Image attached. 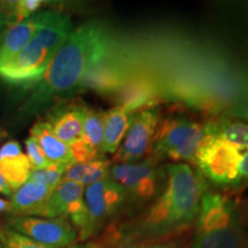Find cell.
Wrapping results in <instances>:
<instances>
[{
  "label": "cell",
  "mask_w": 248,
  "mask_h": 248,
  "mask_svg": "<svg viewBox=\"0 0 248 248\" xmlns=\"http://www.w3.org/2000/svg\"><path fill=\"white\" fill-rule=\"evenodd\" d=\"M133 113L129 108L117 106L105 111L104 141H102V154H115L125 138L126 132L131 124Z\"/></svg>",
  "instance_id": "cell-17"
},
{
  "label": "cell",
  "mask_w": 248,
  "mask_h": 248,
  "mask_svg": "<svg viewBox=\"0 0 248 248\" xmlns=\"http://www.w3.org/2000/svg\"><path fill=\"white\" fill-rule=\"evenodd\" d=\"M239 173L241 183L248 182V148L244 152H241Z\"/></svg>",
  "instance_id": "cell-28"
},
{
  "label": "cell",
  "mask_w": 248,
  "mask_h": 248,
  "mask_svg": "<svg viewBox=\"0 0 248 248\" xmlns=\"http://www.w3.org/2000/svg\"><path fill=\"white\" fill-rule=\"evenodd\" d=\"M94 248H182L181 243L172 238L157 240H132L125 241L121 238L113 243H104L101 240L92 241Z\"/></svg>",
  "instance_id": "cell-22"
},
{
  "label": "cell",
  "mask_w": 248,
  "mask_h": 248,
  "mask_svg": "<svg viewBox=\"0 0 248 248\" xmlns=\"http://www.w3.org/2000/svg\"><path fill=\"white\" fill-rule=\"evenodd\" d=\"M24 144H26L27 156L28 159H29L31 167H32V170L45 168V167L51 164L47 160V157L45 156L44 152L42 151L39 145L37 144L32 138H28L27 140L24 141Z\"/></svg>",
  "instance_id": "cell-26"
},
{
  "label": "cell",
  "mask_w": 248,
  "mask_h": 248,
  "mask_svg": "<svg viewBox=\"0 0 248 248\" xmlns=\"http://www.w3.org/2000/svg\"><path fill=\"white\" fill-rule=\"evenodd\" d=\"M111 49L113 40L104 23L91 21L71 30L44 76L33 85L27 108L37 109L57 95L79 89L93 64Z\"/></svg>",
  "instance_id": "cell-2"
},
{
  "label": "cell",
  "mask_w": 248,
  "mask_h": 248,
  "mask_svg": "<svg viewBox=\"0 0 248 248\" xmlns=\"http://www.w3.org/2000/svg\"><path fill=\"white\" fill-rule=\"evenodd\" d=\"M110 168L111 162L106 157L89 162L73 163L66 170L62 181L75 182L86 187L97 182L109 178Z\"/></svg>",
  "instance_id": "cell-19"
},
{
  "label": "cell",
  "mask_w": 248,
  "mask_h": 248,
  "mask_svg": "<svg viewBox=\"0 0 248 248\" xmlns=\"http://www.w3.org/2000/svg\"><path fill=\"white\" fill-rule=\"evenodd\" d=\"M193 225L190 248H246L237 203L219 192H204Z\"/></svg>",
  "instance_id": "cell-4"
},
{
  "label": "cell",
  "mask_w": 248,
  "mask_h": 248,
  "mask_svg": "<svg viewBox=\"0 0 248 248\" xmlns=\"http://www.w3.org/2000/svg\"><path fill=\"white\" fill-rule=\"evenodd\" d=\"M109 178L123 187L128 202L142 206L152 203L162 191L166 170L159 168L153 157L136 162L111 164Z\"/></svg>",
  "instance_id": "cell-5"
},
{
  "label": "cell",
  "mask_w": 248,
  "mask_h": 248,
  "mask_svg": "<svg viewBox=\"0 0 248 248\" xmlns=\"http://www.w3.org/2000/svg\"><path fill=\"white\" fill-rule=\"evenodd\" d=\"M126 83L122 68L113 55V49L93 64L79 89H90L101 94L117 93Z\"/></svg>",
  "instance_id": "cell-13"
},
{
  "label": "cell",
  "mask_w": 248,
  "mask_h": 248,
  "mask_svg": "<svg viewBox=\"0 0 248 248\" xmlns=\"http://www.w3.org/2000/svg\"><path fill=\"white\" fill-rule=\"evenodd\" d=\"M0 245L1 248H53L37 243L8 228L7 225L2 226L0 230Z\"/></svg>",
  "instance_id": "cell-24"
},
{
  "label": "cell",
  "mask_w": 248,
  "mask_h": 248,
  "mask_svg": "<svg viewBox=\"0 0 248 248\" xmlns=\"http://www.w3.org/2000/svg\"><path fill=\"white\" fill-rule=\"evenodd\" d=\"M164 170L162 191L137 222L120 231L123 240L169 239L194 224L201 198L208 190L206 179L183 162L170 163Z\"/></svg>",
  "instance_id": "cell-1"
},
{
  "label": "cell",
  "mask_w": 248,
  "mask_h": 248,
  "mask_svg": "<svg viewBox=\"0 0 248 248\" xmlns=\"http://www.w3.org/2000/svg\"><path fill=\"white\" fill-rule=\"evenodd\" d=\"M69 150L74 163L89 162V161H94L105 157V155L100 151L90 146L82 137L69 144Z\"/></svg>",
  "instance_id": "cell-25"
},
{
  "label": "cell",
  "mask_w": 248,
  "mask_h": 248,
  "mask_svg": "<svg viewBox=\"0 0 248 248\" xmlns=\"http://www.w3.org/2000/svg\"><path fill=\"white\" fill-rule=\"evenodd\" d=\"M53 13V11L37 12L22 22L9 28L0 43V67L7 63L26 47L37 31L48 22Z\"/></svg>",
  "instance_id": "cell-12"
},
{
  "label": "cell",
  "mask_w": 248,
  "mask_h": 248,
  "mask_svg": "<svg viewBox=\"0 0 248 248\" xmlns=\"http://www.w3.org/2000/svg\"><path fill=\"white\" fill-rule=\"evenodd\" d=\"M208 136L219 138L239 150L248 148V124L238 121L223 119L206 123Z\"/></svg>",
  "instance_id": "cell-20"
},
{
  "label": "cell",
  "mask_w": 248,
  "mask_h": 248,
  "mask_svg": "<svg viewBox=\"0 0 248 248\" xmlns=\"http://www.w3.org/2000/svg\"><path fill=\"white\" fill-rule=\"evenodd\" d=\"M84 198L89 217L88 239L94 237L128 203L126 192L111 178L86 186Z\"/></svg>",
  "instance_id": "cell-8"
},
{
  "label": "cell",
  "mask_w": 248,
  "mask_h": 248,
  "mask_svg": "<svg viewBox=\"0 0 248 248\" xmlns=\"http://www.w3.org/2000/svg\"><path fill=\"white\" fill-rule=\"evenodd\" d=\"M104 128L105 111L92 109V108L85 106V115L84 121H83L82 138L88 142L90 146L100 152L102 141H104Z\"/></svg>",
  "instance_id": "cell-21"
},
{
  "label": "cell",
  "mask_w": 248,
  "mask_h": 248,
  "mask_svg": "<svg viewBox=\"0 0 248 248\" xmlns=\"http://www.w3.org/2000/svg\"><path fill=\"white\" fill-rule=\"evenodd\" d=\"M159 124L160 111L156 107H148L133 113L125 138L114 154V161L116 163H126L144 160L153 148Z\"/></svg>",
  "instance_id": "cell-10"
},
{
  "label": "cell",
  "mask_w": 248,
  "mask_h": 248,
  "mask_svg": "<svg viewBox=\"0 0 248 248\" xmlns=\"http://www.w3.org/2000/svg\"><path fill=\"white\" fill-rule=\"evenodd\" d=\"M6 136H7V133H6L5 130H2L1 128H0V140H1L2 138H5Z\"/></svg>",
  "instance_id": "cell-32"
},
{
  "label": "cell",
  "mask_w": 248,
  "mask_h": 248,
  "mask_svg": "<svg viewBox=\"0 0 248 248\" xmlns=\"http://www.w3.org/2000/svg\"><path fill=\"white\" fill-rule=\"evenodd\" d=\"M71 164L66 163H51L49 166L42 169L32 170L29 181H33L47 186L51 190H54L63 178L64 172Z\"/></svg>",
  "instance_id": "cell-23"
},
{
  "label": "cell",
  "mask_w": 248,
  "mask_h": 248,
  "mask_svg": "<svg viewBox=\"0 0 248 248\" xmlns=\"http://www.w3.org/2000/svg\"><path fill=\"white\" fill-rule=\"evenodd\" d=\"M203 124L186 116H172L160 122L153 142V152L170 160L193 139Z\"/></svg>",
  "instance_id": "cell-11"
},
{
  "label": "cell",
  "mask_w": 248,
  "mask_h": 248,
  "mask_svg": "<svg viewBox=\"0 0 248 248\" xmlns=\"http://www.w3.org/2000/svg\"><path fill=\"white\" fill-rule=\"evenodd\" d=\"M246 248H248V239L246 240Z\"/></svg>",
  "instance_id": "cell-33"
},
{
  "label": "cell",
  "mask_w": 248,
  "mask_h": 248,
  "mask_svg": "<svg viewBox=\"0 0 248 248\" xmlns=\"http://www.w3.org/2000/svg\"><path fill=\"white\" fill-rule=\"evenodd\" d=\"M240 160L239 148L219 138L207 136L193 162L204 179L219 187H231L241 184Z\"/></svg>",
  "instance_id": "cell-6"
},
{
  "label": "cell",
  "mask_w": 248,
  "mask_h": 248,
  "mask_svg": "<svg viewBox=\"0 0 248 248\" xmlns=\"http://www.w3.org/2000/svg\"><path fill=\"white\" fill-rule=\"evenodd\" d=\"M84 115V105L62 104L48 111L45 122L60 140L69 145L82 137Z\"/></svg>",
  "instance_id": "cell-14"
},
{
  "label": "cell",
  "mask_w": 248,
  "mask_h": 248,
  "mask_svg": "<svg viewBox=\"0 0 248 248\" xmlns=\"http://www.w3.org/2000/svg\"><path fill=\"white\" fill-rule=\"evenodd\" d=\"M67 248H92V247L90 243H85V244H74Z\"/></svg>",
  "instance_id": "cell-31"
},
{
  "label": "cell",
  "mask_w": 248,
  "mask_h": 248,
  "mask_svg": "<svg viewBox=\"0 0 248 248\" xmlns=\"http://www.w3.org/2000/svg\"><path fill=\"white\" fill-rule=\"evenodd\" d=\"M11 213V201L0 198V214Z\"/></svg>",
  "instance_id": "cell-30"
},
{
  "label": "cell",
  "mask_w": 248,
  "mask_h": 248,
  "mask_svg": "<svg viewBox=\"0 0 248 248\" xmlns=\"http://www.w3.org/2000/svg\"><path fill=\"white\" fill-rule=\"evenodd\" d=\"M53 190L40 183L28 181L11 195L12 215L40 217Z\"/></svg>",
  "instance_id": "cell-16"
},
{
  "label": "cell",
  "mask_w": 248,
  "mask_h": 248,
  "mask_svg": "<svg viewBox=\"0 0 248 248\" xmlns=\"http://www.w3.org/2000/svg\"><path fill=\"white\" fill-rule=\"evenodd\" d=\"M31 172L32 167L17 141L9 140L0 147V173L12 191L29 181Z\"/></svg>",
  "instance_id": "cell-15"
},
{
  "label": "cell",
  "mask_w": 248,
  "mask_h": 248,
  "mask_svg": "<svg viewBox=\"0 0 248 248\" xmlns=\"http://www.w3.org/2000/svg\"><path fill=\"white\" fill-rule=\"evenodd\" d=\"M226 116L248 122V93L240 97L226 111Z\"/></svg>",
  "instance_id": "cell-27"
},
{
  "label": "cell",
  "mask_w": 248,
  "mask_h": 248,
  "mask_svg": "<svg viewBox=\"0 0 248 248\" xmlns=\"http://www.w3.org/2000/svg\"><path fill=\"white\" fill-rule=\"evenodd\" d=\"M70 31V17L54 12L48 22L37 31L26 47L0 67V78L11 84L36 85Z\"/></svg>",
  "instance_id": "cell-3"
},
{
  "label": "cell",
  "mask_w": 248,
  "mask_h": 248,
  "mask_svg": "<svg viewBox=\"0 0 248 248\" xmlns=\"http://www.w3.org/2000/svg\"><path fill=\"white\" fill-rule=\"evenodd\" d=\"M0 248H1V245H0Z\"/></svg>",
  "instance_id": "cell-34"
},
{
  "label": "cell",
  "mask_w": 248,
  "mask_h": 248,
  "mask_svg": "<svg viewBox=\"0 0 248 248\" xmlns=\"http://www.w3.org/2000/svg\"><path fill=\"white\" fill-rule=\"evenodd\" d=\"M30 137L39 145L49 163H74L69 145L60 140L45 121H38L31 126Z\"/></svg>",
  "instance_id": "cell-18"
},
{
  "label": "cell",
  "mask_w": 248,
  "mask_h": 248,
  "mask_svg": "<svg viewBox=\"0 0 248 248\" xmlns=\"http://www.w3.org/2000/svg\"><path fill=\"white\" fill-rule=\"evenodd\" d=\"M85 186L70 181H61L52 192L40 217L63 218L70 222L78 233V241L88 240V208L84 198Z\"/></svg>",
  "instance_id": "cell-7"
},
{
  "label": "cell",
  "mask_w": 248,
  "mask_h": 248,
  "mask_svg": "<svg viewBox=\"0 0 248 248\" xmlns=\"http://www.w3.org/2000/svg\"><path fill=\"white\" fill-rule=\"evenodd\" d=\"M0 193H2L5 195H12V193H13V191L9 188L8 184L6 183L4 177H2L1 173H0Z\"/></svg>",
  "instance_id": "cell-29"
},
{
  "label": "cell",
  "mask_w": 248,
  "mask_h": 248,
  "mask_svg": "<svg viewBox=\"0 0 248 248\" xmlns=\"http://www.w3.org/2000/svg\"><path fill=\"white\" fill-rule=\"evenodd\" d=\"M7 226L48 247L67 248L78 241L76 229L63 218L12 215Z\"/></svg>",
  "instance_id": "cell-9"
}]
</instances>
